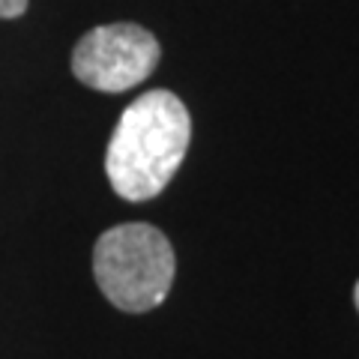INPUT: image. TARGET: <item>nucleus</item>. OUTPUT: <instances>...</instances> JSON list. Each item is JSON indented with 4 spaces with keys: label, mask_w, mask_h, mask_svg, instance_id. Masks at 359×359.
I'll return each mask as SVG.
<instances>
[{
    "label": "nucleus",
    "mask_w": 359,
    "mask_h": 359,
    "mask_svg": "<svg viewBox=\"0 0 359 359\" xmlns=\"http://www.w3.org/2000/svg\"><path fill=\"white\" fill-rule=\"evenodd\" d=\"M27 0H0V18H18L25 15Z\"/></svg>",
    "instance_id": "nucleus-4"
},
{
    "label": "nucleus",
    "mask_w": 359,
    "mask_h": 359,
    "mask_svg": "<svg viewBox=\"0 0 359 359\" xmlns=\"http://www.w3.org/2000/svg\"><path fill=\"white\" fill-rule=\"evenodd\" d=\"M192 141V117L171 90H150L123 111L108 141L105 174L126 201H150L171 183Z\"/></svg>",
    "instance_id": "nucleus-1"
},
{
    "label": "nucleus",
    "mask_w": 359,
    "mask_h": 359,
    "mask_svg": "<svg viewBox=\"0 0 359 359\" xmlns=\"http://www.w3.org/2000/svg\"><path fill=\"white\" fill-rule=\"evenodd\" d=\"M177 261L168 237L147 222H129L105 231L93 249L99 290L120 311H150L174 285Z\"/></svg>",
    "instance_id": "nucleus-2"
},
{
    "label": "nucleus",
    "mask_w": 359,
    "mask_h": 359,
    "mask_svg": "<svg viewBox=\"0 0 359 359\" xmlns=\"http://www.w3.org/2000/svg\"><path fill=\"white\" fill-rule=\"evenodd\" d=\"M159 39L147 27L117 21L87 30L72 51V75L99 93H126L159 66Z\"/></svg>",
    "instance_id": "nucleus-3"
},
{
    "label": "nucleus",
    "mask_w": 359,
    "mask_h": 359,
    "mask_svg": "<svg viewBox=\"0 0 359 359\" xmlns=\"http://www.w3.org/2000/svg\"><path fill=\"white\" fill-rule=\"evenodd\" d=\"M353 299H356V309H359V282H356V290H353Z\"/></svg>",
    "instance_id": "nucleus-5"
}]
</instances>
